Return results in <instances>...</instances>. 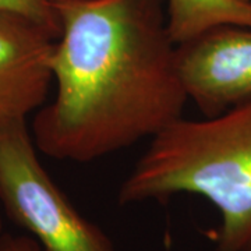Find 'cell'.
<instances>
[{"mask_svg": "<svg viewBox=\"0 0 251 251\" xmlns=\"http://www.w3.org/2000/svg\"><path fill=\"white\" fill-rule=\"evenodd\" d=\"M60 34L49 64L56 92L35 113L36 148L92 162L153 138L188 103L166 0H54Z\"/></svg>", "mask_w": 251, "mask_h": 251, "instance_id": "6da1fadb", "label": "cell"}, {"mask_svg": "<svg viewBox=\"0 0 251 251\" xmlns=\"http://www.w3.org/2000/svg\"><path fill=\"white\" fill-rule=\"evenodd\" d=\"M177 194L206 198L221 216L215 251H251V100L200 120L180 117L151 138L119 188V204Z\"/></svg>", "mask_w": 251, "mask_h": 251, "instance_id": "7a4b0ae2", "label": "cell"}, {"mask_svg": "<svg viewBox=\"0 0 251 251\" xmlns=\"http://www.w3.org/2000/svg\"><path fill=\"white\" fill-rule=\"evenodd\" d=\"M0 206L42 251H115L49 176L27 122L0 128Z\"/></svg>", "mask_w": 251, "mask_h": 251, "instance_id": "3957f363", "label": "cell"}, {"mask_svg": "<svg viewBox=\"0 0 251 251\" xmlns=\"http://www.w3.org/2000/svg\"><path fill=\"white\" fill-rule=\"evenodd\" d=\"M187 98L202 116L251 100V27L221 25L177 45Z\"/></svg>", "mask_w": 251, "mask_h": 251, "instance_id": "277c9868", "label": "cell"}, {"mask_svg": "<svg viewBox=\"0 0 251 251\" xmlns=\"http://www.w3.org/2000/svg\"><path fill=\"white\" fill-rule=\"evenodd\" d=\"M57 35L17 13L0 11V128L27 122L50 90V53Z\"/></svg>", "mask_w": 251, "mask_h": 251, "instance_id": "5b68a950", "label": "cell"}, {"mask_svg": "<svg viewBox=\"0 0 251 251\" xmlns=\"http://www.w3.org/2000/svg\"><path fill=\"white\" fill-rule=\"evenodd\" d=\"M168 29L180 45L221 25L251 27V4L243 0H166Z\"/></svg>", "mask_w": 251, "mask_h": 251, "instance_id": "8992f818", "label": "cell"}, {"mask_svg": "<svg viewBox=\"0 0 251 251\" xmlns=\"http://www.w3.org/2000/svg\"><path fill=\"white\" fill-rule=\"evenodd\" d=\"M0 11L25 16L49 28L57 36L60 34V23L54 0H0Z\"/></svg>", "mask_w": 251, "mask_h": 251, "instance_id": "52a82bcc", "label": "cell"}, {"mask_svg": "<svg viewBox=\"0 0 251 251\" xmlns=\"http://www.w3.org/2000/svg\"><path fill=\"white\" fill-rule=\"evenodd\" d=\"M0 251H42L39 243L31 236L0 234Z\"/></svg>", "mask_w": 251, "mask_h": 251, "instance_id": "ba28073f", "label": "cell"}, {"mask_svg": "<svg viewBox=\"0 0 251 251\" xmlns=\"http://www.w3.org/2000/svg\"><path fill=\"white\" fill-rule=\"evenodd\" d=\"M1 229H3V221H1V214H0V234H1Z\"/></svg>", "mask_w": 251, "mask_h": 251, "instance_id": "9c48e42d", "label": "cell"}, {"mask_svg": "<svg viewBox=\"0 0 251 251\" xmlns=\"http://www.w3.org/2000/svg\"><path fill=\"white\" fill-rule=\"evenodd\" d=\"M243 1H246V3H250L251 4V0H243Z\"/></svg>", "mask_w": 251, "mask_h": 251, "instance_id": "30bf717a", "label": "cell"}]
</instances>
